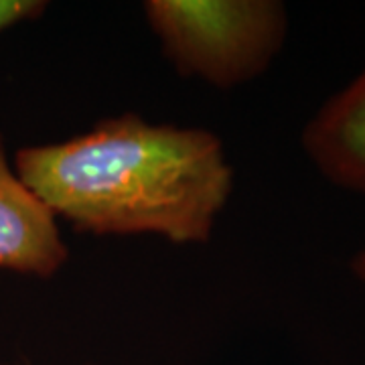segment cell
Listing matches in <instances>:
<instances>
[{
  "label": "cell",
  "instance_id": "obj_1",
  "mask_svg": "<svg viewBox=\"0 0 365 365\" xmlns=\"http://www.w3.org/2000/svg\"><path fill=\"white\" fill-rule=\"evenodd\" d=\"M14 173L53 215L93 234L207 240L232 193V169L205 130L106 120L67 143L16 153Z\"/></svg>",
  "mask_w": 365,
  "mask_h": 365
},
{
  "label": "cell",
  "instance_id": "obj_5",
  "mask_svg": "<svg viewBox=\"0 0 365 365\" xmlns=\"http://www.w3.org/2000/svg\"><path fill=\"white\" fill-rule=\"evenodd\" d=\"M43 9V2L33 0H0V31L31 19Z\"/></svg>",
  "mask_w": 365,
  "mask_h": 365
},
{
  "label": "cell",
  "instance_id": "obj_3",
  "mask_svg": "<svg viewBox=\"0 0 365 365\" xmlns=\"http://www.w3.org/2000/svg\"><path fill=\"white\" fill-rule=\"evenodd\" d=\"M66 260L55 215L16 177L0 138V268L51 276Z\"/></svg>",
  "mask_w": 365,
  "mask_h": 365
},
{
  "label": "cell",
  "instance_id": "obj_4",
  "mask_svg": "<svg viewBox=\"0 0 365 365\" xmlns=\"http://www.w3.org/2000/svg\"><path fill=\"white\" fill-rule=\"evenodd\" d=\"M302 143L325 177L365 193V69L319 110Z\"/></svg>",
  "mask_w": 365,
  "mask_h": 365
},
{
  "label": "cell",
  "instance_id": "obj_2",
  "mask_svg": "<svg viewBox=\"0 0 365 365\" xmlns=\"http://www.w3.org/2000/svg\"><path fill=\"white\" fill-rule=\"evenodd\" d=\"M146 13L181 71L220 86L262 71L284 37V11L276 2L153 0Z\"/></svg>",
  "mask_w": 365,
  "mask_h": 365
},
{
  "label": "cell",
  "instance_id": "obj_6",
  "mask_svg": "<svg viewBox=\"0 0 365 365\" xmlns=\"http://www.w3.org/2000/svg\"><path fill=\"white\" fill-rule=\"evenodd\" d=\"M351 270L361 282H365V250H361V252L353 258Z\"/></svg>",
  "mask_w": 365,
  "mask_h": 365
}]
</instances>
